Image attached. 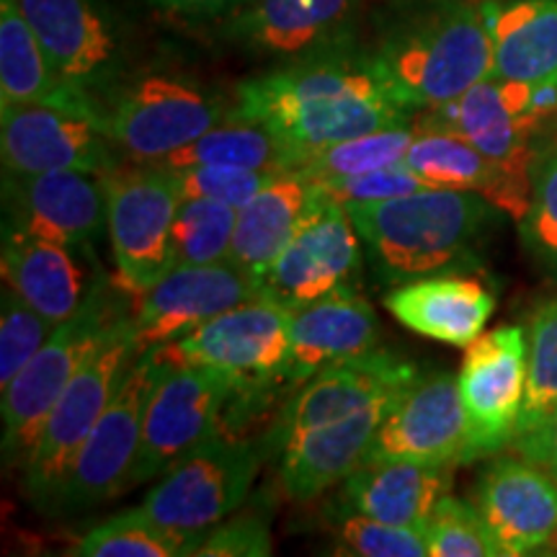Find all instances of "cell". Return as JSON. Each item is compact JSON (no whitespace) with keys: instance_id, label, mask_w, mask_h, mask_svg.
Listing matches in <instances>:
<instances>
[{"instance_id":"obj_1","label":"cell","mask_w":557,"mask_h":557,"mask_svg":"<svg viewBox=\"0 0 557 557\" xmlns=\"http://www.w3.org/2000/svg\"><path fill=\"white\" fill-rule=\"evenodd\" d=\"M233 103L235 116L267 124L302 160L341 139L413 124L418 114L387 78L374 52L357 41L282 62L269 73L243 81Z\"/></svg>"},{"instance_id":"obj_2","label":"cell","mask_w":557,"mask_h":557,"mask_svg":"<svg viewBox=\"0 0 557 557\" xmlns=\"http://www.w3.org/2000/svg\"><path fill=\"white\" fill-rule=\"evenodd\" d=\"M372 52L418 111L455 101L491 78L485 0H393L377 21Z\"/></svg>"},{"instance_id":"obj_3","label":"cell","mask_w":557,"mask_h":557,"mask_svg":"<svg viewBox=\"0 0 557 557\" xmlns=\"http://www.w3.org/2000/svg\"><path fill=\"white\" fill-rule=\"evenodd\" d=\"M374 274L387 284L442 274L468 261L500 209L475 191L426 189L348 205Z\"/></svg>"},{"instance_id":"obj_4","label":"cell","mask_w":557,"mask_h":557,"mask_svg":"<svg viewBox=\"0 0 557 557\" xmlns=\"http://www.w3.org/2000/svg\"><path fill=\"white\" fill-rule=\"evenodd\" d=\"M127 299H135L120 284L96 278L88 297L60 323L34 359L3 387V459L5 465H24L34 449L41 426L62 389L81 372V367L99 351L124 315Z\"/></svg>"},{"instance_id":"obj_5","label":"cell","mask_w":557,"mask_h":557,"mask_svg":"<svg viewBox=\"0 0 557 557\" xmlns=\"http://www.w3.org/2000/svg\"><path fill=\"white\" fill-rule=\"evenodd\" d=\"M233 107L191 75L145 73L129 75L101 103V124L122 152L160 163L233 116Z\"/></svg>"},{"instance_id":"obj_6","label":"cell","mask_w":557,"mask_h":557,"mask_svg":"<svg viewBox=\"0 0 557 557\" xmlns=\"http://www.w3.org/2000/svg\"><path fill=\"white\" fill-rule=\"evenodd\" d=\"M137 357L129 312L62 389L24 462V493L41 511L52 513L70 465Z\"/></svg>"},{"instance_id":"obj_7","label":"cell","mask_w":557,"mask_h":557,"mask_svg":"<svg viewBox=\"0 0 557 557\" xmlns=\"http://www.w3.org/2000/svg\"><path fill=\"white\" fill-rule=\"evenodd\" d=\"M173 364L176 361L165 346L139 354L70 465L52 513L86 511L124 493L143 436L145 406L152 387Z\"/></svg>"},{"instance_id":"obj_8","label":"cell","mask_w":557,"mask_h":557,"mask_svg":"<svg viewBox=\"0 0 557 557\" xmlns=\"http://www.w3.org/2000/svg\"><path fill=\"white\" fill-rule=\"evenodd\" d=\"M181 189L169 165L148 163L107 173V220L116 278L132 297L173 269V222Z\"/></svg>"},{"instance_id":"obj_9","label":"cell","mask_w":557,"mask_h":557,"mask_svg":"<svg viewBox=\"0 0 557 557\" xmlns=\"http://www.w3.org/2000/svg\"><path fill=\"white\" fill-rule=\"evenodd\" d=\"M259 462L253 444L214 434L163 472L137 508L173 532L207 534L243 506Z\"/></svg>"},{"instance_id":"obj_10","label":"cell","mask_w":557,"mask_h":557,"mask_svg":"<svg viewBox=\"0 0 557 557\" xmlns=\"http://www.w3.org/2000/svg\"><path fill=\"white\" fill-rule=\"evenodd\" d=\"M240 382L212 367L173 364L152 387L143 436L124 491L169 472L181 457L218 434L222 408Z\"/></svg>"},{"instance_id":"obj_11","label":"cell","mask_w":557,"mask_h":557,"mask_svg":"<svg viewBox=\"0 0 557 557\" xmlns=\"http://www.w3.org/2000/svg\"><path fill=\"white\" fill-rule=\"evenodd\" d=\"M54 67L103 103L129 78V39L111 0H18Z\"/></svg>"},{"instance_id":"obj_12","label":"cell","mask_w":557,"mask_h":557,"mask_svg":"<svg viewBox=\"0 0 557 557\" xmlns=\"http://www.w3.org/2000/svg\"><path fill=\"white\" fill-rule=\"evenodd\" d=\"M116 145L101 124L96 103H9L0 107L3 171H90L116 169Z\"/></svg>"},{"instance_id":"obj_13","label":"cell","mask_w":557,"mask_h":557,"mask_svg":"<svg viewBox=\"0 0 557 557\" xmlns=\"http://www.w3.org/2000/svg\"><path fill=\"white\" fill-rule=\"evenodd\" d=\"M359 263L361 238L351 214L318 189L315 205L274 263L263 271V297L289 310L305 308L333 292L354 287Z\"/></svg>"},{"instance_id":"obj_14","label":"cell","mask_w":557,"mask_h":557,"mask_svg":"<svg viewBox=\"0 0 557 557\" xmlns=\"http://www.w3.org/2000/svg\"><path fill=\"white\" fill-rule=\"evenodd\" d=\"M459 398L468 416V459L511 447L527 389V333L506 325L480 333L465 351L457 374Z\"/></svg>"},{"instance_id":"obj_15","label":"cell","mask_w":557,"mask_h":557,"mask_svg":"<svg viewBox=\"0 0 557 557\" xmlns=\"http://www.w3.org/2000/svg\"><path fill=\"white\" fill-rule=\"evenodd\" d=\"M263 297L261 276L250 274L233 261L173 267L163 278L135 299L137 351L176 344L222 312Z\"/></svg>"},{"instance_id":"obj_16","label":"cell","mask_w":557,"mask_h":557,"mask_svg":"<svg viewBox=\"0 0 557 557\" xmlns=\"http://www.w3.org/2000/svg\"><path fill=\"white\" fill-rule=\"evenodd\" d=\"M3 225L88 250L109 227L107 173L3 171Z\"/></svg>"},{"instance_id":"obj_17","label":"cell","mask_w":557,"mask_h":557,"mask_svg":"<svg viewBox=\"0 0 557 557\" xmlns=\"http://www.w3.org/2000/svg\"><path fill=\"white\" fill-rule=\"evenodd\" d=\"M289 308L259 297L165 344V351L176 364L220 369L240 385L276 380L289 351Z\"/></svg>"},{"instance_id":"obj_18","label":"cell","mask_w":557,"mask_h":557,"mask_svg":"<svg viewBox=\"0 0 557 557\" xmlns=\"http://www.w3.org/2000/svg\"><path fill=\"white\" fill-rule=\"evenodd\" d=\"M367 459H403L418 465H449L468 459V416L457 377L447 372L408 382L389 403L385 421Z\"/></svg>"},{"instance_id":"obj_19","label":"cell","mask_w":557,"mask_h":557,"mask_svg":"<svg viewBox=\"0 0 557 557\" xmlns=\"http://www.w3.org/2000/svg\"><path fill=\"white\" fill-rule=\"evenodd\" d=\"M357 0H248L225 18V37L259 58L299 60L354 45Z\"/></svg>"},{"instance_id":"obj_20","label":"cell","mask_w":557,"mask_h":557,"mask_svg":"<svg viewBox=\"0 0 557 557\" xmlns=\"http://www.w3.org/2000/svg\"><path fill=\"white\" fill-rule=\"evenodd\" d=\"M475 506L506 557L534 555L557 537V478L519 455L485 468Z\"/></svg>"},{"instance_id":"obj_21","label":"cell","mask_w":557,"mask_h":557,"mask_svg":"<svg viewBox=\"0 0 557 557\" xmlns=\"http://www.w3.org/2000/svg\"><path fill=\"white\" fill-rule=\"evenodd\" d=\"M416 377V367L387 348L341 359L305 382L276 426L278 444L292 434L341 421L389 395Z\"/></svg>"},{"instance_id":"obj_22","label":"cell","mask_w":557,"mask_h":557,"mask_svg":"<svg viewBox=\"0 0 557 557\" xmlns=\"http://www.w3.org/2000/svg\"><path fill=\"white\" fill-rule=\"evenodd\" d=\"M377 312L354 287L292 310L289 351L278 382L305 385L320 369L377 348Z\"/></svg>"},{"instance_id":"obj_23","label":"cell","mask_w":557,"mask_h":557,"mask_svg":"<svg viewBox=\"0 0 557 557\" xmlns=\"http://www.w3.org/2000/svg\"><path fill=\"white\" fill-rule=\"evenodd\" d=\"M398 395V393H395ZM395 395L382 398L359 413L292 434L278 444L282 487L297 504L318 498L341 483L369 457L374 436L385 421Z\"/></svg>"},{"instance_id":"obj_24","label":"cell","mask_w":557,"mask_h":557,"mask_svg":"<svg viewBox=\"0 0 557 557\" xmlns=\"http://www.w3.org/2000/svg\"><path fill=\"white\" fill-rule=\"evenodd\" d=\"M413 132L406 165L429 186L475 191L493 201L508 218L517 222L524 220L529 201H532V181L513 176L496 160L483 156L468 139L436 127L423 116L413 120Z\"/></svg>"},{"instance_id":"obj_25","label":"cell","mask_w":557,"mask_h":557,"mask_svg":"<svg viewBox=\"0 0 557 557\" xmlns=\"http://www.w3.org/2000/svg\"><path fill=\"white\" fill-rule=\"evenodd\" d=\"M385 308L421 336L468 348L483 333L496 299L475 278L442 271L398 284L385 297Z\"/></svg>"},{"instance_id":"obj_26","label":"cell","mask_w":557,"mask_h":557,"mask_svg":"<svg viewBox=\"0 0 557 557\" xmlns=\"http://www.w3.org/2000/svg\"><path fill=\"white\" fill-rule=\"evenodd\" d=\"M0 269L5 287L24 297L54 325L75 315L94 287L86 284L88 278L78 261V250L11 225H3Z\"/></svg>"},{"instance_id":"obj_27","label":"cell","mask_w":557,"mask_h":557,"mask_svg":"<svg viewBox=\"0 0 557 557\" xmlns=\"http://www.w3.org/2000/svg\"><path fill=\"white\" fill-rule=\"evenodd\" d=\"M449 465H418L403 459H364L344 480V500L354 511L426 532L438 500L449 493Z\"/></svg>"},{"instance_id":"obj_28","label":"cell","mask_w":557,"mask_h":557,"mask_svg":"<svg viewBox=\"0 0 557 557\" xmlns=\"http://www.w3.org/2000/svg\"><path fill=\"white\" fill-rule=\"evenodd\" d=\"M498 81L557 83V0H485Z\"/></svg>"},{"instance_id":"obj_29","label":"cell","mask_w":557,"mask_h":557,"mask_svg":"<svg viewBox=\"0 0 557 557\" xmlns=\"http://www.w3.org/2000/svg\"><path fill=\"white\" fill-rule=\"evenodd\" d=\"M315 181L299 171L278 173L246 207L238 209L227 261L238 263L250 274L263 276V271L274 263L295 235L308 209L315 205Z\"/></svg>"},{"instance_id":"obj_30","label":"cell","mask_w":557,"mask_h":557,"mask_svg":"<svg viewBox=\"0 0 557 557\" xmlns=\"http://www.w3.org/2000/svg\"><path fill=\"white\" fill-rule=\"evenodd\" d=\"M9 103H96L54 67L18 0H0V107Z\"/></svg>"},{"instance_id":"obj_31","label":"cell","mask_w":557,"mask_h":557,"mask_svg":"<svg viewBox=\"0 0 557 557\" xmlns=\"http://www.w3.org/2000/svg\"><path fill=\"white\" fill-rule=\"evenodd\" d=\"M160 163L173 171L194 169V165H230V169L287 173L299 169L302 156L274 135L267 124L233 114Z\"/></svg>"},{"instance_id":"obj_32","label":"cell","mask_w":557,"mask_h":557,"mask_svg":"<svg viewBox=\"0 0 557 557\" xmlns=\"http://www.w3.org/2000/svg\"><path fill=\"white\" fill-rule=\"evenodd\" d=\"M205 534L173 532L145 517L139 508L122 511L83 534L73 555L78 557H189Z\"/></svg>"},{"instance_id":"obj_33","label":"cell","mask_w":557,"mask_h":557,"mask_svg":"<svg viewBox=\"0 0 557 557\" xmlns=\"http://www.w3.org/2000/svg\"><path fill=\"white\" fill-rule=\"evenodd\" d=\"M413 135V124H403V127L377 129L369 132V135L341 139V143L308 152V158L302 160L297 171L312 181H320L359 176V173L406 163Z\"/></svg>"},{"instance_id":"obj_34","label":"cell","mask_w":557,"mask_h":557,"mask_svg":"<svg viewBox=\"0 0 557 557\" xmlns=\"http://www.w3.org/2000/svg\"><path fill=\"white\" fill-rule=\"evenodd\" d=\"M238 209L218 199H181L173 222V267L227 261Z\"/></svg>"},{"instance_id":"obj_35","label":"cell","mask_w":557,"mask_h":557,"mask_svg":"<svg viewBox=\"0 0 557 557\" xmlns=\"http://www.w3.org/2000/svg\"><path fill=\"white\" fill-rule=\"evenodd\" d=\"M553 413H557V299L542 305L529 323L527 389L517 434Z\"/></svg>"},{"instance_id":"obj_36","label":"cell","mask_w":557,"mask_h":557,"mask_svg":"<svg viewBox=\"0 0 557 557\" xmlns=\"http://www.w3.org/2000/svg\"><path fill=\"white\" fill-rule=\"evenodd\" d=\"M431 557H504L475 504L444 496L426 524Z\"/></svg>"},{"instance_id":"obj_37","label":"cell","mask_w":557,"mask_h":557,"mask_svg":"<svg viewBox=\"0 0 557 557\" xmlns=\"http://www.w3.org/2000/svg\"><path fill=\"white\" fill-rule=\"evenodd\" d=\"M336 547L341 555L351 557H426V532L413 527L387 524L346 506L344 517L333 524Z\"/></svg>"},{"instance_id":"obj_38","label":"cell","mask_w":557,"mask_h":557,"mask_svg":"<svg viewBox=\"0 0 557 557\" xmlns=\"http://www.w3.org/2000/svg\"><path fill=\"white\" fill-rule=\"evenodd\" d=\"M521 240L545 274L557 278V143L537 158Z\"/></svg>"},{"instance_id":"obj_39","label":"cell","mask_w":557,"mask_h":557,"mask_svg":"<svg viewBox=\"0 0 557 557\" xmlns=\"http://www.w3.org/2000/svg\"><path fill=\"white\" fill-rule=\"evenodd\" d=\"M54 329L58 325L52 320L34 310L11 287H3V302H0V389L9 387L21 369L29 364Z\"/></svg>"},{"instance_id":"obj_40","label":"cell","mask_w":557,"mask_h":557,"mask_svg":"<svg viewBox=\"0 0 557 557\" xmlns=\"http://www.w3.org/2000/svg\"><path fill=\"white\" fill-rule=\"evenodd\" d=\"M173 176H176L181 199L205 197L225 201V205L240 209L246 207L263 186L271 184L278 173L230 169V165H194V169L173 171Z\"/></svg>"},{"instance_id":"obj_41","label":"cell","mask_w":557,"mask_h":557,"mask_svg":"<svg viewBox=\"0 0 557 557\" xmlns=\"http://www.w3.org/2000/svg\"><path fill=\"white\" fill-rule=\"evenodd\" d=\"M312 181V178H310ZM318 189L338 205H369V201H385L406 194L426 189V181L408 169L406 163L387 165V169L359 173L346 178H320Z\"/></svg>"},{"instance_id":"obj_42","label":"cell","mask_w":557,"mask_h":557,"mask_svg":"<svg viewBox=\"0 0 557 557\" xmlns=\"http://www.w3.org/2000/svg\"><path fill=\"white\" fill-rule=\"evenodd\" d=\"M274 553L271 545L269 521L246 513V517L220 521L209 529L197 549V557H269Z\"/></svg>"},{"instance_id":"obj_43","label":"cell","mask_w":557,"mask_h":557,"mask_svg":"<svg viewBox=\"0 0 557 557\" xmlns=\"http://www.w3.org/2000/svg\"><path fill=\"white\" fill-rule=\"evenodd\" d=\"M511 449L557 478V413L513 436Z\"/></svg>"},{"instance_id":"obj_44","label":"cell","mask_w":557,"mask_h":557,"mask_svg":"<svg viewBox=\"0 0 557 557\" xmlns=\"http://www.w3.org/2000/svg\"><path fill=\"white\" fill-rule=\"evenodd\" d=\"M152 5H158L160 11L173 13V16L184 18H227L230 13H235L248 0H150Z\"/></svg>"},{"instance_id":"obj_45","label":"cell","mask_w":557,"mask_h":557,"mask_svg":"<svg viewBox=\"0 0 557 557\" xmlns=\"http://www.w3.org/2000/svg\"><path fill=\"white\" fill-rule=\"evenodd\" d=\"M553 547H555V549H553V553H557V537H555V542H553Z\"/></svg>"}]
</instances>
